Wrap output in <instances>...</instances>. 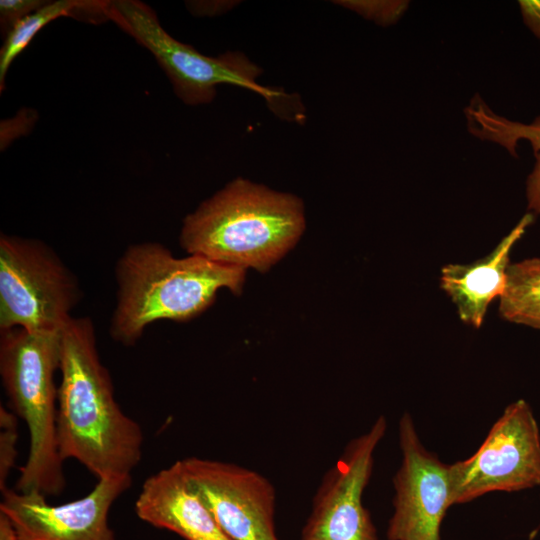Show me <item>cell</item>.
Here are the masks:
<instances>
[{
	"mask_svg": "<svg viewBox=\"0 0 540 540\" xmlns=\"http://www.w3.org/2000/svg\"><path fill=\"white\" fill-rule=\"evenodd\" d=\"M135 511L141 520L185 540H231L193 488L181 460L145 480Z\"/></svg>",
	"mask_w": 540,
	"mask_h": 540,
	"instance_id": "cell-12",
	"label": "cell"
},
{
	"mask_svg": "<svg viewBox=\"0 0 540 540\" xmlns=\"http://www.w3.org/2000/svg\"><path fill=\"white\" fill-rule=\"evenodd\" d=\"M106 15L155 57L185 103L211 102L217 86L227 84L252 90L276 109L288 102L286 95L257 82L262 69L241 52L206 56L179 42L161 26L155 11L137 0L108 1Z\"/></svg>",
	"mask_w": 540,
	"mask_h": 540,
	"instance_id": "cell-5",
	"label": "cell"
},
{
	"mask_svg": "<svg viewBox=\"0 0 540 540\" xmlns=\"http://www.w3.org/2000/svg\"><path fill=\"white\" fill-rule=\"evenodd\" d=\"M0 540H19L9 519L0 512Z\"/></svg>",
	"mask_w": 540,
	"mask_h": 540,
	"instance_id": "cell-21",
	"label": "cell"
},
{
	"mask_svg": "<svg viewBox=\"0 0 540 540\" xmlns=\"http://www.w3.org/2000/svg\"><path fill=\"white\" fill-rule=\"evenodd\" d=\"M469 132L483 141L501 145L512 156L517 157L519 140H527L533 150L535 163L526 181L527 209L540 214V116L524 124L496 114L478 95L464 108Z\"/></svg>",
	"mask_w": 540,
	"mask_h": 540,
	"instance_id": "cell-14",
	"label": "cell"
},
{
	"mask_svg": "<svg viewBox=\"0 0 540 540\" xmlns=\"http://www.w3.org/2000/svg\"><path fill=\"white\" fill-rule=\"evenodd\" d=\"M451 504L540 484V433L524 400L510 404L468 459L449 465Z\"/></svg>",
	"mask_w": 540,
	"mask_h": 540,
	"instance_id": "cell-7",
	"label": "cell"
},
{
	"mask_svg": "<svg viewBox=\"0 0 540 540\" xmlns=\"http://www.w3.org/2000/svg\"><path fill=\"white\" fill-rule=\"evenodd\" d=\"M82 291L76 275L44 241L0 235V332L60 330Z\"/></svg>",
	"mask_w": 540,
	"mask_h": 540,
	"instance_id": "cell-6",
	"label": "cell"
},
{
	"mask_svg": "<svg viewBox=\"0 0 540 540\" xmlns=\"http://www.w3.org/2000/svg\"><path fill=\"white\" fill-rule=\"evenodd\" d=\"M184 471L215 521L231 540H278L276 493L260 473L233 463L189 457Z\"/></svg>",
	"mask_w": 540,
	"mask_h": 540,
	"instance_id": "cell-9",
	"label": "cell"
},
{
	"mask_svg": "<svg viewBox=\"0 0 540 540\" xmlns=\"http://www.w3.org/2000/svg\"><path fill=\"white\" fill-rule=\"evenodd\" d=\"M304 227L299 198L235 179L187 215L179 239L189 255L265 271L294 246Z\"/></svg>",
	"mask_w": 540,
	"mask_h": 540,
	"instance_id": "cell-3",
	"label": "cell"
},
{
	"mask_svg": "<svg viewBox=\"0 0 540 540\" xmlns=\"http://www.w3.org/2000/svg\"><path fill=\"white\" fill-rule=\"evenodd\" d=\"M499 313L509 322L540 329V258L508 266Z\"/></svg>",
	"mask_w": 540,
	"mask_h": 540,
	"instance_id": "cell-16",
	"label": "cell"
},
{
	"mask_svg": "<svg viewBox=\"0 0 540 540\" xmlns=\"http://www.w3.org/2000/svg\"><path fill=\"white\" fill-rule=\"evenodd\" d=\"M57 440L63 461L77 460L99 479L131 476L143 454L140 425L123 412L102 364L93 321L62 328Z\"/></svg>",
	"mask_w": 540,
	"mask_h": 540,
	"instance_id": "cell-1",
	"label": "cell"
},
{
	"mask_svg": "<svg viewBox=\"0 0 540 540\" xmlns=\"http://www.w3.org/2000/svg\"><path fill=\"white\" fill-rule=\"evenodd\" d=\"M17 415L7 408L0 406V489L7 488L6 481L10 471L15 466L18 438Z\"/></svg>",
	"mask_w": 540,
	"mask_h": 540,
	"instance_id": "cell-17",
	"label": "cell"
},
{
	"mask_svg": "<svg viewBox=\"0 0 540 540\" xmlns=\"http://www.w3.org/2000/svg\"><path fill=\"white\" fill-rule=\"evenodd\" d=\"M107 4L108 1L102 0L47 1L39 9L16 23L6 35L0 50V90L3 91L5 77L12 62L48 23L60 17L101 23L108 20Z\"/></svg>",
	"mask_w": 540,
	"mask_h": 540,
	"instance_id": "cell-15",
	"label": "cell"
},
{
	"mask_svg": "<svg viewBox=\"0 0 540 540\" xmlns=\"http://www.w3.org/2000/svg\"><path fill=\"white\" fill-rule=\"evenodd\" d=\"M534 221L528 212L487 256L470 264H448L441 270L440 286L456 305L460 319L479 328L492 300L506 285L509 255Z\"/></svg>",
	"mask_w": 540,
	"mask_h": 540,
	"instance_id": "cell-13",
	"label": "cell"
},
{
	"mask_svg": "<svg viewBox=\"0 0 540 540\" xmlns=\"http://www.w3.org/2000/svg\"><path fill=\"white\" fill-rule=\"evenodd\" d=\"M47 1L41 0H1L0 1V24L4 36L21 19L33 13Z\"/></svg>",
	"mask_w": 540,
	"mask_h": 540,
	"instance_id": "cell-19",
	"label": "cell"
},
{
	"mask_svg": "<svg viewBox=\"0 0 540 540\" xmlns=\"http://www.w3.org/2000/svg\"><path fill=\"white\" fill-rule=\"evenodd\" d=\"M116 304L109 332L132 346L147 326L159 320L188 321L215 301L217 292L242 290L245 269L198 255L176 258L162 244L129 245L115 265Z\"/></svg>",
	"mask_w": 540,
	"mask_h": 540,
	"instance_id": "cell-2",
	"label": "cell"
},
{
	"mask_svg": "<svg viewBox=\"0 0 540 540\" xmlns=\"http://www.w3.org/2000/svg\"><path fill=\"white\" fill-rule=\"evenodd\" d=\"M60 330L0 332V376L11 411L29 432L27 459L15 489L58 496L65 488L63 459L57 440Z\"/></svg>",
	"mask_w": 540,
	"mask_h": 540,
	"instance_id": "cell-4",
	"label": "cell"
},
{
	"mask_svg": "<svg viewBox=\"0 0 540 540\" xmlns=\"http://www.w3.org/2000/svg\"><path fill=\"white\" fill-rule=\"evenodd\" d=\"M403 454L394 477V513L388 540H440V525L450 498L449 465L429 453L419 441L411 417L399 423Z\"/></svg>",
	"mask_w": 540,
	"mask_h": 540,
	"instance_id": "cell-11",
	"label": "cell"
},
{
	"mask_svg": "<svg viewBox=\"0 0 540 540\" xmlns=\"http://www.w3.org/2000/svg\"><path fill=\"white\" fill-rule=\"evenodd\" d=\"M385 431L386 420L380 416L368 432L348 443L319 485L300 540H377L362 495Z\"/></svg>",
	"mask_w": 540,
	"mask_h": 540,
	"instance_id": "cell-8",
	"label": "cell"
},
{
	"mask_svg": "<svg viewBox=\"0 0 540 540\" xmlns=\"http://www.w3.org/2000/svg\"><path fill=\"white\" fill-rule=\"evenodd\" d=\"M131 483V476L99 479L87 495L60 505L49 504L43 494L7 487L0 512L19 540H115L109 511Z\"/></svg>",
	"mask_w": 540,
	"mask_h": 540,
	"instance_id": "cell-10",
	"label": "cell"
},
{
	"mask_svg": "<svg viewBox=\"0 0 540 540\" xmlns=\"http://www.w3.org/2000/svg\"><path fill=\"white\" fill-rule=\"evenodd\" d=\"M519 6L526 25L540 40V1H520Z\"/></svg>",
	"mask_w": 540,
	"mask_h": 540,
	"instance_id": "cell-20",
	"label": "cell"
},
{
	"mask_svg": "<svg viewBox=\"0 0 540 540\" xmlns=\"http://www.w3.org/2000/svg\"><path fill=\"white\" fill-rule=\"evenodd\" d=\"M343 6H347L366 18L372 19L381 24L394 22L403 12L406 4L402 2H354L342 1Z\"/></svg>",
	"mask_w": 540,
	"mask_h": 540,
	"instance_id": "cell-18",
	"label": "cell"
}]
</instances>
